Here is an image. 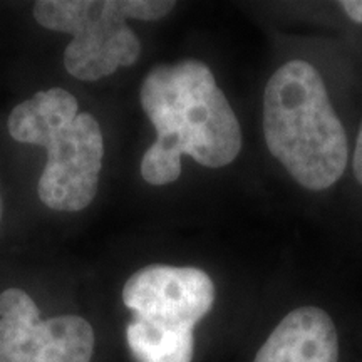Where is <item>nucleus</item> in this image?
<instances>
[{
  "label": "nucleus",
  "instance_id": "7ed1b4c3",
  "mask_svg": "<svg viewBox=\"0 0 362 362\" xmlns=\"http://www.w3.org/2000/svg\"><path fill=\"white\" fill-rule=\"evenodd\" d=\"M264 134L272 155L300 187L322 192L346 171V131L319 71L309 62H287L269 79Z\"/></svg>",
  "mask_w": 362,
  "mask_h": 362
},
{
  "label": "nucleus",
  "instance_id": "20e7f679",
  "mask_svg": "<svg viewBox=\"0 0 362 362\" xmlns=\"http://www.w3.org/2000/svg\"><path fill=\"white\" fill-rule=\"evenodd\" d=\"M175 7L171 0H39L33 16L42 29L69 35L64 69L90 84L139 61L143 44L129 21H160Z\"/></svg>",
  "mask_w": 362,
  "mask_h": 362
},
{
  "label": "nucleus",
  "instance_id": "f03ea898",
  "mask_svg": "<svg viewBox=\"0 0 362 362\" xmlns=\"http://www.w3.org/2000/svg\"><path fill=\"white\" fill-rule=\"evenodd\" d=\"M7 133L13 141L44 149L37 198L45 208L76 215L93 205L106 139L98 117L81 107L74 93L61 86L35 90L8 112Z\"/></svg>",
  "mask_w": 362,
  "mask_h": 362
},
{
  "label": "nucleus",
  "instance_id": "1a4fd4ad",
  "mask_svg": "<svg viewBox=\"0 0 362 362\" xmlns=\"http://www.w3.org/2000/svg\"><path fill=\"white\" fill-rule=\"evenodd\" d=\"M352 168H354V175L359 183L362 185V124L357 134L356 141V151H354V160H352Z\"/></svg>",
  "mask_w": 362,
  "mask_h": 362
},
{
  "label": "nucleus",
  "instance_id": "39448f33",
  "mask_svg": "<svg viewBox=\"0 0 362 362\" xmlns=\"http://www.w3.org/2000/svg\"><path fill=\"white\" fill-rule=\"evenodd\" d=\"M215 297L210 275L192 265H144L121 288V300L131 314L128 324L168 334H194L214 309Z\"/></svg>",
  "mask_w": 362,
  "mask_h": 362
},
{
  "label": "nucleus",
  "instance_id": "9d476101",
  "mask_svg": "<svg viewBox=\"0 0 362 362\" xmlns=\"http://www.w3.org/2000/svg\"><path fill=\"white\" fill-rule=\"evenodd\" d=\"M4 218V200H2V193H0V223H2Z\"/></svg>",
  "mask_w": 362,
  "mask_h": 362
},
{
  "label": "nucleus",
  "instance_id": "423d86ee",
  "mask_svg": "<svg viewBox=\"0 0 362 362\" xmlns=\"http://www.w3.org/2000/svg\"><path fill=\"white\" fill-rule=\"evenodd\" d=\"M94 351L96 334L83 315L44 319L24 288L0 292V362H90Z\"/></svg>",
  "mask_w": 362,
  "mask_h": 362
},
{
  "label": "nucleus",
  "instance_id": "6e6552de",
  "mask_svg": "<svg viewBox=\"0 0 362 362\" xmlns=\"http://www.w3.org/2000/svg\"><path fill=\"white\" fill-rule=\"evenodd\" d=\"M341 7L351 21H354L356 24H362V0H344Z\"/></svg>",
  "mask_w": 362,
  "mask_h": 362
},
{
  "label": "nucleus",
  "instance_id": "0eeeda50",
  "mask_svg": "<svg viewBox=\"0 0 362 362\" xmlns=\"http://www.w3.org/2000/svg\"><path fill=\"white\" fill-rule=\"evenodd\" d=\"M337 330L327 312L314 305L280 320L253 362H337Z\"/></svg>",
  "mask_w": 362,
  "mask_h": 362
},
{
  "label": "nucleus",
  "instance_id": "f257e3e1",
  "mask_svg": "<svg viewBox=\"0 0 362 362\" xmlns=\"http://www.w3.org/2000/svg\"><path fill=\"white\" fill-rule=\"evenodd\" d=\"M139 103L156 131L139 165L141 178L151 187L178 181L183 156L205 168H223L240 155L237 115L203 61L181 59L149 69Z\"/></svg>",
  "mask_w": 362,
  "mask_h": 362
}]
</instances>
